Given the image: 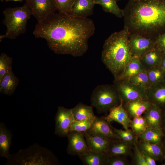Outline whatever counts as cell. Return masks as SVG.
<instances>
[{"label":"cell","mask_w":165,"mask_h":165,"mask_svg":"<svg viewBox=\"0 0 165 165\" xmlns=\"http://www.w3.org/2000/svg\"><path fill=\"white\" fill-rule=\"evenodd\" d=\"M95 31L91 19L59 12L38 22L33 33L45 39L55 53L79 57L87 50L88 40Z\"/></svg>","instance_id":"obj_1"},{"label":"cell","mask_w":165,"mask_h":165,"mask_svg":"<svg viewBox=\"0 0 165 165\" xmlns=\"http://www.w3.org/2000/svg\"><path fill=\"white\" fill-rule=\"evenodd\" d=\"M123 10L129 34L155 39L165 32V0H129Z\"/></svg>","instance_id":"obj_2"},{"label":"cell","mask_w":165,"mask_h":165,"mask_svg":"<svg viewBox=\"0 0 165 165\" xmlns=\"http://www.w3.org/2000/svg\"><path fill=\"white\" fill-rule=\"evenodd\" d=\"M129 35L128 31L124 28L112 34L103 44L101 60L114 79L120 77L133 57L130 49Z\"/></svg>","instance_id":"obj_3"},{"label":"cell","mask_w":165,"mask_h":165,"mask_svg":"<svg viewBox=\"0 0 165 165\" xmlns=\"http://www.w3.org/2000/svg\"><path fill=\"white\" fill-rule=\"evenodd\" d=\"M6 165H55L60 163L54 154L45 147L35 144L12 155Z\"/></svg>","instance_id":"obj_4"},{"label":"cell","mask_w":165,"mask_h":165,"mask_svg":"<svg viewBox=\"0 0 165 165\" xmlns=\"http://www.w3.org/2000/svg\"><path fill=\"white\" fill-rule=\"evenodd\" d=\"M4 16L2 23L6 27V33L0 35V41L8 38L15 39L26 30L28 20L32 15V12L27 3L20 7L8 8L3 11Z\"/></svg>","instance_id":"obj_5"},{"label":"cell","mask_w":165,"mask_h":165,"mask_svg":"<svg viewBox=\"0 0 165 165\" xmlns=\"http://www.w3.org/2000/svg\"><path fill=\"white\" fill-rule=\"evenodd\" d=\"M91 106L99 114L105 113L122 101L121 97L113 85L102 84L96 87L91 96Z\"/></svg>","instance_id":"obj_6"},{"label":"cell","mask_w":165,"mask_h":165,"mask_svg":"<svg viewBox=\"0 0 165 165\" xmlns=\"http://www.w3.org/2000/svg\"><path fill=\"white\" fill-rule=\"evenodd\" d=\"M113 85L121 97L123 104L137 99H147L146 89L132 83L128 79H114Z\"/></svg>","instance_id":"obj_7"},{"label":"cell","mask_w":165,"mask_h":165,"mask_svg":"<svg viewBox=\"0 0 165 165\" xmlns=\"http://www.w3.org/2000/svg\"><path fill=\"white\" fill-rule=\"evenodd\" d=\"M38 22L49 17L57 10L55 0H25Z\"/></svg>","instance_id":"obj_8"},{"label":"cell","mask_w":165,"mask_h":165,"mask_svg":"<svg viewBox=\"0 0 165 165\" xmlns=\"http://www.w3.org/2000/svg\"><path fill=\"white\" fill-rule=\"evenodd\" d=\"M55 121V134L61 137H67L72 124L75 121L72 108L58 107Z\"/></svg>","instance_id":"obj_9"},{"label":"cell","mask_w":165,"mask_h":165,"mask_svg":"<svg viewBox=\"0 0 165 165\" xmlns=\"http://www.w3.org/2000/svg\"><path fill=\"white\" fill-rule=\"evenodd\" d=\"M92 135L115 141L121 139L104 117H96L90 128L85 132Z\"/></svg>","instance_id":"obj_10"},{"label":"cell","mask_w":165,"mask_h":165,"mask_svg":"<svg viewBox=\"0 0 165 165\" xmlns=\"http://www.w3.org/2000/svg\"><path fill=\"white\" fill-rule=\"evenodd\" d=\"M129 44L132 56L140 57L155 47V40L138 35L130 34Z\"/></svg>","instance_id":"obj_11"},{"label":"cell","mask_w":165,"mask_h":165,"mask_svg":"<svg viewBox=\"0 0 165 165\" xmlns=\"http://www.w3.org/2000/svg\"><path fill=\"white\" fill-rule=\"evenodd\" d=\"M67 137L68 143L67 151L68 154L79 156L90 150L85 138L84 132L72 131Z\"/></svg>","instance_id":"obj_12"},{"label":"cell","mask_w":165,"mask_h":165,"mask_svg":"<svg viewBox=\"0 0 165 165\" xmlns=\"http://www.w3.org/2000/svg\"><path fill=\"white\" fill-rule=\"evenodd\" d=\"M147 99L152 105L165 112V82L152 86L146 89Z\"/></svg>","instance_id":"obj_13"},{"label":"cell","mask_w":165,"mask_h":165,"mask_svg":"<svg viewBox=\"0 0 165 165\" xmlns=\"http://www.w3.org/2000/svg\"><path fill=\"white\" fill-rule=\"evenodd\" d=\"M109 112V114L104 117L107 121L110 123L116 122L122 125L125 130L129 129L132 119L124 108L123 101L120 105L111 108Z\"/></svg>","instance_id":"obj_14"},{"label":"cell","mask_w":165,"mask_h":165,"mask_svg":"<svg viewBox=\"0 0 165 165\" xmlns=\"http://www.w3.org/2000/svg\"><path fill=\"white\" fill-rule=\"evenodd\" d=\"M152 105L148 99H137L123 104L131 119L142 116Z\"/></svg>","instance_id":"obj_15"},{"label":"cell","mask_w":165,"mask_h":165,"mask_svg":"<svg viewBox=\"0 0 165 165\" xmlns=\"http://www.w3.org/2000/svg\"><path fill=\"white\" fill-rule=\"evenodd\" d=\"M84 137L89 150L98 153H107L109 145L113 140L90 135L84 132Z\"/></svg>","instance_id":"obj_16"},{"label":"cell","mask_w":165,"mask_h":165,"mask_svg":"<svg viewBox=\"0 0 165 165\" xmlns=\"http://www.w3.org/2000/svg\"><path fill=\"white\" fill-rule=\"evenodd\" d=\"M95 5L94 0H75L68 14L74 16L87 17L93 14Z\"/></svg>","instance_id":"obj_17"},{"label":"cell","mask_w":165,"mask_h":165,"mask_svg":"<svg viewBox=\"0 0 165 165\" xmlns=\"http://www.w3.org/2000/svg\"><path fill=\"white\" fill-rule=\"evenodd\" d=\"M163 53L156 46L139 57L144 68L147 69L161 65Z\"/></svg>","instance_id":"obj_18"},{"label":"cell","mask_w":165,"mask_h":165,"mask_svg":"<svg viewBox=\"0 0 165 165\" xmlns=\"http://www.w3.org/2000/svg\"><path fill=\"white\" fill-rule=\"evenodd\" d=\"M139 149L149 155L156 162L165 160V155L162 146L143 141L138 140L137 143Z\"/></svg>","instance_id":"obj_19"},{"label":"cell","mask_w":165,"mask_h":165,"mask_svg":"<svg viewBox=\"0 0 165 165\" xmlns=\"http://www.w3.org/2000/svg\"><path fill=\"white\" fill-rule=\"evenodd\" d=\"M12 134L3 123H0V156L9 159L12 155L9 153L11 144Z\"/></svg>","instance_id":"obj_20"},{"label":"cell","mask_w":165,"mask_h":165,"mask_svg":"<svg viewBox=\"0 0 165 165\" xmlns=\"http://www.w3.org/2000/svg\"><path fill=\"white\" fill-rule=\"evenodd\" d=\"M163 112L155 105H152L142 115L148 128L162 129V120Z\"/></svg>","instance_id":"obj_21"},{"label":"cell","mask_w":165,"mask_h":165,"mask_svg":"<svg viewBox=\"0 0 165 165\" xmlns=\"http://www.w3.org/2000/svg\"><path fill=\"white\" fill-rule=\"evenodd\" d=\"M133 146L122 139L113 141L109 145L107 154L109 156L119 155L130 157Z\"/></svg>","instance_id":"obj_22"},{"label":"cell","mask_w":165,"mask_h":165,"mask_svg":"<svg viewBox=\"0 0 165 165\" xmlns=\"http://www.w3.org/2000/svg\"><path fill=\"white\" fill-rule=\"evenodd\" d=\"M19 82L18 78L11 70L0 79V93L11 95L15 92Z\"/></svg>","instance_id":"obj_23"},{"label":"cell","mask_w":165,"mask_h":165,"mask_svg":"<svg viewBox=\"0 0 165 165\" xmlns=\"http://www.w3.org/2000/svg\"><path fill=\"white\" fill-rule=\"evenodd\" d=\"M78 156L84 165H108L109 156L107 153H98L89 150Z\"/></svg>","instance_id":"obj_24"},{"label":"cell","mask_w":165,"mask_h":165,"mask_svg":"<svg viewBox=\"0 0 165 165\" xmlns=\"http://www.w3.org/2000/svg\"><path fill=\"white\" fill-rule=\"evenodd\" d=\"M165 134L162 129L148 128L138 137V140L159 145L162 146Z\"/></svg>","instance_id":"obj_25"},{"label":"cell","mask_w":165,"mask_h":165,"mask_svg":"<svg viewBox=\"0 0 165 165\" xmlns=\"http://www.w3.org/2000/svg\"><path fill=\"white\" fill-rule=\"evenodd\" d=\"M75 121H79L95 117L92 107L79 102L72 108Z\"/></svg>","instance_id":"obj_26"},{"label":"cell","mask_w":165,"mask_h":165,"mask_svg":"<svg viewBox=\"0 0 165 165\" xmlns=\"http://www.w3.org/2000/svg\"><path fill=\"white\" fill-rule=\"evenodd\" d=\"M145 69L142 65L139 57H133L126 67L120 77L118 79H129Z\"/></svg>","instance_id":"obj_27"},{"label":"cell","mask_w":165,"mask_h":165,"mask_svg":"<svg viewBox=\"0 0 165 165\" xmlns=\"http://www.w3.org/2000/svg\"><path fill=\"white\" fill-rule=\"evenodd\" d=\"M95 4L101 6L104 11L111 13L118 18L123 17V10L120 9L115 0H94Z\"/></svg>","instance_id":"obj_28"},{"label":"cell","mask_w":165,"mask_h":165,"mask_svg":"<svg viewBox=\"0 0 165 165\" xmlns=\"http://www.w3.org/2000/svg\"><path fill=\"white\" fill-rule=\"evenodd\" d=\"M145 70L152 86L165 82V70L161 65Z\"/></svg>","instance_id":"obj_29"},{"label":"cell","mask_w":165,"mask_h":165,"mask_svg":"<svg viewBox=\"0 0 165 165\" xmlns=\"http://www.w3.org/2000/svg\"><path fill=\"white\" fill-rule=\"evenodd\" d=\"M129 127L138 138L148 128L146 122L142 116L132 119Z\"/></svg>","instance_id":"obj_30"},{"label":"cell","mask_w":165,"mask_h":165,"mask_svg":"<svg viewBox=\"0 0 165 165\" xmlns=\"http://www.w3.org/2000/svg\"><path fill=\"white\" fill-rule=\"evenodd\" d=\"M132 83L146 89L152 86L146 70L145 69L128 79Z\"/></svg>","instance_id":"obj_31"},{"label":"cell","mask_w":165,"mask_h":165,"mask_svg":"<svg viewBox=\"0 0 165 165\" xmlns=\"http://www.w3.org/2000/svg\"><path fill=\"white\" fill-rule=\"evenodd\" d=\"M112 128L114 132L119 136L121 139L132 145L137 143L138 138L131 129L123 130L113 127Z\"/></svg>","instance_id":"obj_32"},{"label":"cell","mask_w":165,"mask_h":165,"mask_svg":"<svg viewBox=\"0 0 165 165\" xmlns=\"http://www.w3.org/2000/svg\"><path fill=\"white\" fill-rule=\"evenodd\" d=\"M96 117L79 121H75L72 124L69 132L72 131L86 132L90 127Z\"/></svg>","instance_id":"obj_33"},{"label":"cell","mask_w":165,"mask_h":165,"mask_svg":"<svg viewBox=\"0 0 165 165\" xmlns=\"http://www.w3.org/2000/svg\"><path fill=\"white\" fill-rule=\"evenodd\" d=\"M13 59L6 54L2 53L0 56V79L12 69Z\"/></svg>","instance_id":"obj_34"},{"label":"cell","mask_w":165,"mask_h":165,"mask_svg":"<svg viewBox=\"0 0 165 165\" xmlns=\"http://www.w3.org/2000/svg\"><path fill=\"white\" fill-rule=\"evenodd\" d=\"M131 165H147L144 157L139 149L137 143L132 147V154L130 157Z\"/></svg>","instance_id":"obj_35"},{"label":"cell","mask_w":165,"mask_h":165,"mask_svg":"<svg viewBox=\"0 0 165 165\" xmlns=\"http://www.w3.org/2000/svg\"><path fill=\"white\" fill-rule=\"evenodd\" d=\"M127 156L116 155L109 156L108 165H131Z\"/></svg>","instance_id":"obj_36"},{"label":"cell","mask_w":165,"mask_h":165,"mask_svg":"<svg viewBox=\"0 0 165 165\" xmlns=\"http://www.w3.org/2000/svg\"><path fill=\"white\" fill-rule=\"evenodd\" d=\"M59 12L68 14L75 0H55Z\"/></svg>","instance_id":"obj_37"},{"label":"cell","mask_w":165,"mask_h":165,"mask_svg":"<svg viewBox=\"0 0 165 165\" xmlns=\"http://www.w3.org/2000/svg\"><path fill=\"white\" fill-rule=\"evenodd\" d=\"M155 40V46L162 52L165 53V32L158 36Z\"/></svg>","instance_id":"obj_38"},{"label":"cell","mask_w":165,"mask_h":165,"mask_svg":"<svg viewBox=\"0 0 165 165\" xmlns=\"http://www.w3.org/2000/svg\"><path fill=\"white\" fill-rule=\"evenodd\" d=\"M140 150L144 157L147 165H156V161L149 155L143 151Z\"/></svg>","instance_id":"obj_39"},{"label":"cell","mask_w":165,"mask_h":165,"mask_svg":"<svg viewBox=\"0 0 165 165\" xmlns=\"http://www.w3.org/2000/svg\"><path fill=\"white\" fill-rule=\"evenodd\" d=\"M161 128L165 134V112H163V114L162 120Z\"/></svg>","instance_id":"obj_40"},{"label":"cell","mask_w":165,"mask_h":165,"mask_svg":"<svg viewBox=\"0 0 165 165\" xmlns=\"http://www.w3.org/2000/svg\"><path fill=\"white\" fill-rule=\"evenodd\" d=\"M161 65L165 70V53H163Z\"/></svg>","instance_id":"obj_41"},{"label":"cell","mask_w":165,"mask_h":165,"mask_svg":"<svg viewBox=\"0 0 165 165\" xmlns=\"http://www.w3.org/2000/svg\"><path fill=\"white\" fill-rule=\"evenodd\" d=\"M162 147L165 155V136L164 137L163 140Z\"/></svg>","instance_id":"obj_42"},{"label":"cell","mask_w":165,"mask_h":165,"mask_svg":"<svg viewBox=\"0 0 165 165\" xmlns=\"http://www.w3.org/2000/svg\"><path fill=\"white\" fill-rule=\"evenodd\" d=\"M23 0H6V2L9 1H20V2H22L23 1Z\"/></svg>","instance_id":"obj_43"},{"label":"cell","mask_w":165,"mask_h":165,"mask_svg":"<svg viewBox=\"0 0 165 165\" xmlns=\"http://www.w3.org/2000/svg\"><path fill=\"white\" fill-rule=\"evenodd\" d=\"M115 0L116 1V2H117V1H119L120 0Z\"/></svg>","instance_id":"obj_44"},{"label":"cell","mask_w":165,"mask_h":165,"mask_svg":"<svg viewBox=\"0 0 165 165\" xmlns=\"http://www.w3.org/2000/svg\"><path fill=\"white\" fill-rule=\"evenodd\" d=\"M2 2L4 0H0Z\"/></svg>","instance_id":"obj_45"}]
</instances>
